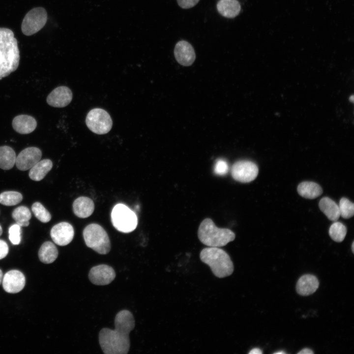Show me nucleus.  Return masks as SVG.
<instances>
[{
	"instance_id": "1",
	"label": "nucleus",
	"mask_w": 354,
	"mask_h": 354,
	"mask_svg": "<svg viewBox=\"0 0 354 354\" xmlns=\"http://www.w3.org/2000/svg\"><path fill=\"white\" fill-rule=\"evenodd\" d=\"M115 329L103 328L99 333V342L105 354H126L130 348V332L135 327L132 313L120 311L115 319Z\"/></svg>"
},
{
	"instance_id": "2",
	"label": "nucleus",
	"mask_w": 354,
	"mask_h": 354,
	"mask_svg": "<svg viewBox=\"0 0 354 354\" xmlns=\"http://www.w3.org/2000/svg\"><path fill=\"white\" fill-rule=\"evenodd\" d=\"M20 59L18 42L12 30L0 28V72L16 69Z\"/></svg>"
},
{
	"instance_id": "3",
	"label": "nucleus",
	"mask_w": 354,
	"mask_h": 354,
	"mask_svg": "<svg viewBox=\"0 0 354 354\" xmlns=\"http://www.w3.org/2000/svg\"><path fill=\"white\" fill-rule=\"evenodd\" d=\"M200 258L202 262L209 266L217 277L224 278L233 273V263L229 254L221 248L217 247L205 248L200 252Z\"/></svg>"
},
{
	"instance_id": "4",
	"label": "nucleus",
	"mask_w": 354,
	"mask_h": 354,
	"mask_svg": "<svg viewBox=\"0 0 354 354\" xmlns=\"http://www.w3.org/2000/svg\"><path fill=\"white\" fill-rule=\"evenodd\" d=\"M198 236L200 241L208 247H220L225 246L233 241L235 234L228 228H218L209 218L204 219L198 230Z\"/></svg>"
},
{
	"instance_id": "5",
	"label": "nucleus",
	"mask_w": 354,
	"mask_h": 354,
	"mask_svg": "<svg viewBox=\"0 0 354 354\" xmlns=\"http://www.w3.org/2000/svg\"><path fill=\"white\" fill-rule=\"evenodd\" d=\"M83 235L86 245L97 253L105 255L110 251L111 242L109 236L99 224L88 225L84 229Z\"/></svg>"
},
{
	"instance_id": "6",
	"label": "nucleus",
	"mask_w": 354,
	"mask_h": 354,
	"mask_svg": "<svg viewBox=\"0 0 354 354\" xmlns=\"http://www.w3.org/2000/svg\"><path fill=\"white\" fill-rule=\"evenodd\" d=\"M111 221L118 231L124 233L133 231L138 224L137 217L135 212L122 204H118L113 207Z\"/></svg>"
},
{
	"instance_id": "7",
	"label": "nucleus",
	"mask_w": 354,
	"mask_h": 354,
	"mask_svg": "<svg viewBox=\"0 0 354 354\" xmlns=\"http://www.w3.org/2000/svg\"><path fill=\"white\" fill-rule=\"evenodd\" d=\"M47 19V13L44 8L37 7L31 9L23 20L21 25L23 33L30 36L37 33L44 27Z\"/></svg>"
},
{
	"instance_id": "8",
	"label": "nucleus",
	"mask_w": 354,
	"mask_h": 354,
	"mask_svg": "<svg viewBox=\"0 0 354 354\" xmlns=\"http://www.w3.org/2000/svg\"><path fill=\"white\" fill-rule=\"evenodd\" d=\"M86 123L90 131L99 135L108 133L113 125L110 115L101 108H94L89 111L86 117Z\"/></svg>"
},
{
	"instance_id": "9",
	"label": "nucleus",
	"mask_w": 354,
	"mask_h": 354,
	"mask_svg": "<svg viewBox=\"0 0 354 354\" xmlns=\"http://www.w3.org/2000/svg\"><path fill=\"white\" fill-rule=\"evenodd\" d=\"M258 173L257 165L254 162L247 160L235 162L231 169L232 177L241 183H248L254 180Z\"/></svg>"
},
{
	"instance_id": "10",
	"label": "nucleus",
	"mask_w": 354,
	"mask_h": 354,
	"mask_svg": "<svg viewBox=\"0 0 354 354\" xmlns=\"http://www.w3.org/2000/svg\"><path fill=\"white\" fill-rule=\"evenodd\" d=\"M42 151L39 148L28 147L22 150L16 157L15 164L19 170L27 171L40 161Z\"/></svg>"
},
{
	"instance_id": "11",
	"label": "nucleus",
	"mask_w": 354,
	"mask_h": 354,
	"mask_svg": "<svg viewBox=\"0 0 354 354\" xmlns=\"http://www.w3.org/2000/svg\"><path fill=\"white\" fill-rule=\"evenodd\" d=\"M116 277V272L111 266L99 265L92 267L89 270L90 281L96 285H106L111 283Z\"/></svg>"
},
{
	"instance_id": "12",
	"label": "nucleus",
	"mask_w": 354,
	"mask_h": 354,
	"mask_svg": "<svg viewBox=\"0 0 354 354\" xmlns=\"http://www.w3.org/2000/svg\"><path fill=\"white\" fill-rule=\"evenodd\" d=\"M50 235L56 244L59 246H65L72 240L74 236V230L70 223L62 222L52 227Z\"/></svg>"
},
{
	"instance_id": "13",
	"label": "nucleus",
	"mask_w": 354,
	"mask_h": 354,
	"mask_svg": "<svg viewBox=\"0 0 354 354\" xmlns=\"http://www.w3.org/2000/svg\"><path fill=\"white\" fill-rule=\"evenodd\" d=\"M2 283L3 288L5 292L16 294L23 289L26 279L22 272L17 270H11L4 275Z\"/></svg>"
},
{
	"instance_id": "14",
	"label": "nucleus",
	"mask_w": 354,
	"mask_h": 354,
	"mask_svg": "<svg viewBox=\"0 0 354 354\" xmlns=\"http://www.w3.org/2000/svg\"><path fill=\"white\" fill-rule=\"evenodd\" d=\"M174 55L177 61L181 65L188 66L196 59V54L192 45L185 40L177 43L174 49Z\"/></svg>"
},
{
	"instance_id": "15",
	"label": "nucleus",
	"mask_w": 354,
	"mask_h": 354,
	"mask_svg": "<svg viewBox=\"0 0 354 354\" xmlns=\"http://www.w3.org/2000/svg\"><path fill=\"white\" fill-rule=\"evenodd\" d=\"M72 97V92L69 88L60 86L55 88L49 94L46 101L52 107L63 108L71 102Z\"/></svg>"
},
{
	"instance_id": "16",
	"label": "nucleus",
	"mask_w": 354,
	"mask_h": 354,
	"mask_svg": "<svg viewBox=\"0 0 354 354\" xmlns=\"http://www.w3.org/2000/svg\"><path fill=\"white\" fill-rule=\"evenodd\" d=\"M12 125L17 132L21 134H27L35 129L37 122L35 119L30 116L20 115L13 118Z\"/></svg>"
},
{
	"instance_id": "17",
	"label": "nucleus",
	"mask_w": 354,
	"mask_h": 354,
	"mask_svg": "<svg viewBox=\"0 0 354 354\" xmlns=\"http://www.w3.org/2000/svg\"><path fill=\"white\" fill-rule=\"evenodd\" d=\"M319 286V281L315 276L312 274H305L298 280L296 290L299 295L307 296L315 293Z\"/></svg>"
},
{
	"instance_id": "18",
	"label": "nucleus",
	"mask_w": 354,
	"mask_h": 354,
	"mask_svg": "<svg viewBox=\"0 0 354 354\" xmlns=\"http://www.w3.org/2000/svg\"><path fill=\"white\" fill-rule=\"evenodd\" d=\"M94 209V204L88 197L81 196L77 198L73 203V210L75 215L81 218L90 216Z\"/></svg>"
},
{
	"instance_id": "19",
	"label": "nucleus",
	"mask_w": 354,
	"mask_h": 354,
	"mask_svg": "<svg viewBox=\"0 0 354 354\" xmlns=\"http://www.w3.org/2000/svg\"><path fill=\"white\" fill-rule=\"evenodd\" d=\"M216 8L219 13L227 18H234L237 16L241 6L237 0H219Z\"/></svg>"
},
{
	"instance_id": "20",
	"label": "nucleus",
	"mask_w": 354,
	"mask_h": 354,
	"mask_svg": "<svg viewBox=\"0 0 354 354\" xmlns=\"http://www.w3.org/2000/svg\"><path fill=\"white\" fill-rule=\"evenodd\" d=\"M53 163L49 159H45L39 161L30 169L29 176L34 181H40L52 169Z\"/></svg>"
},
{
	"instance_id": "21",
	"label": "nucleus",
	"mask_w": 354,
	"mask_h": 354,
	"mask_svg": "<svg viewBox=\"0 0 354 354\" xmlns=\"http://www.w3.org/2000/svg\"><path fill=\"white\" fill-rule=\"evenodd\" d=\"M319 206L321 210L331 221H336L340 216L338 205L327 197L321 199Z\"/></svg>"
},
{
	"instance_id": "22",
	"label": "nucleus",
	"mask_w": 354,
	"mask_h": 354,
	"mask_svg": "<svg viewBox=\"0 0 354 354\" xmlns=\"http://www.w3.org/2000/svg\"><path fill=\"white\" fill-rule=\"evenodd\" d=\"M297 192L301 197L314 199L320 196L323 193L321 186L312 181H303L297 186Z\"/></svg>"
},
{
	"instance_id": "23",
	"label": "nucleus",
	"mask_w": 354,
	"mask_h": 354,
	"mask_svg": "<svg viewBox=\"0 0 354 354\" xmlns=\"http://www.w3.org/2000/svg\"><path fill=\"white\" fill-rule=\"evenodd\" d=\"M58 254V250L55 245L48 241L41 246L38 251V258L44 264H51L56 260Z\"/></svg>"
},
{
	"instance_id": "24",
	"label": "nucleus",
	"mask_w": 354,
	"mask_h": 354,
	"mask_svg": "<svg viewBox=\"0 0 354 354\" xmlns=\"http://www.w3.org/2000/svg\"><path fill=\"white\" fill-rule=\"evenodd\" d=\"M16 156L15 151L8 146L0 147V168L8 170L15 164Z\"/></svg>"
},
{
	"instance_id": "25",
	"label": "nucleus",
	"mask_w": 354,
	"mask_h": 354,
	"mask_svg": "<svg viewBox=\"0 0 354 354\" xmlns=\"http://www.w3.org/2000/svg\"><path fill=\"white\" fill-rule=\"evenodd\" d=\"M12 217L20 227H27L30 224L29 220L31 217V214L28 207L21 206L13 210Z\"/></svg>"
},
{
	"instance_id": "26",
	"label": "nucleus",
	"mask_w": 354,
	"mask_h": 354,
	"mask_svg": "<svg viewBox=\"0 0 354 354\" xmlns=\"http://www.w3.org/2000/svg\"><path fill=\"white\" fill-rule=\"evenodd\" d=\"M22 200V194L17 191H5L0 194V203L6 206H15Z\"/></svg>"
},
{
	"instance_id": "27",
	"label": "nucleus",
	"mask_w": 354,
	"mask_h": 354,
	"mask_svg": "<svg viewBox=\"0 0 354 354\" xmlns=\"http://www.w3.org/2000/svg\"><path fill=\"white\" fill-rule=\"evenodd\" d=\"M347 234L346 226L340 222L333 223L329 229V235L330 237L337 242H342Z\"/></svg>"
},
{
	"instance_id": "28",
	"label": "nucleus",
	"mask_w": 354,
	"mask_h": 354,
	"mask_svg": "<svg viewBox=\"0 0 354 354\" xmlns=\"http://www.w3.org/2000/svg\"><path fill=\"white\" fill-rule=\"evenodd\" d=\"M31 210L35 216L42 223H47L51 219L50 212L39 202L34 203Z\"/></svg>"
},
{
	"instance_id": "29",
	"label": "nucleus",
	"mask_w": 354,
	"mask_h": 354,
	"mask_svg": "<svg viewBox=\"0 0 354 354\" xmlns=\"http://www.w3.org/2000/svg\"><path fill=\"white\" fill-rule=\"evenodd\" d=\"M340 215L345 219L352 217L354 214V204L349 199L342 198L339 202Z\"/></svg>"
},
{
	"instance_id": "30",
	"label": "nucleus",
	"mask_w": 354,
	"mask_h": 354,
	"mask_svg": "<svg viewBox=\"0 0 354 354\" xmlns=\"http://www.w3.org/2000/svg\"><path fill=\"white\" fill-rule=\"evenodd\" d=\"M19 225L14 224L9 228V239L14 245H18L21 242V229Z\"/></svg>"
},
{
	"instance_id": "31",
	"label": "nucleus",
	"mask_w": 354,
	"mask_h": 354,
	"mask_svg": "<svg viewBox=\"0 0 354 354\" xmlns=\"http://www.w3.org/2000/svg\"><path fill=\"white\" fill-rule=\"evenodd\" d=\"M229 167L227 163L222 159L217 160L216 162L214 172L219 175H224L227 173Z\"/></svg>"
},
{
	"instance_id": "32",
	"label": "nucleus",
	"mask_w": 354,
	"mask_h": 354,
	"mask_svg": "<svg viewBox=\"0 0 354 354\" xmlns=\"http://www.w3.org/2000/svg\"><path fill=\"white\" fill-rule=\"evenodd\" d=\"M178 5L182 8L188 9L196 5L200 0H177Z\"/></svg>"
},
{
	"instance_id": "33",
	"label": "nucleus",
	"mask_w": 354,
	"mask_h": 354,
	"mask_svg": "<svg viewBox=\"0 0 354 354\" xmlns=\"http://www.w3.org/2000/svg\"><path fill=\"white\" fill-rule=\"evenodd\" d=\"M9 248L7 243L0 239V260L5 258L8 253Z\"/></svg>"
},
{
	"instance_id": "34",
	"label": "nucleus",
	"mask_w": 354,
	"mask_h": 354,
	"mask_svg": "<svg viewBox=\"0 0 354 354\" xmlns=\"http://www.w3.org/2000/svg\"><path fill=\"white\" fill-rule=\"evenodd\" d=\"M298 354H313L314 352L310 349L305 348L299 352Z\"/></svg>"
},
{
	"instance_id": "35",
	"label": "nucleus",
	"mask_w": 354,
	"mask_h": 354,
	"mask_svg": "<svg viewBox=\"0 0 354 354\" xmlns=\"http://www.w3.org/2000/svg\"><path fill=\"white\" fill-rule=\"evenodd\" d=\"M262 350L257 348L252 349L249 353V354H262Z\"/></svg>"
},
{
	"instance_id": "36",
	"label": "nucleus",
	"mask_w": 354,
	"mask_h": 354,
	"mask_svg": "<svg viewBox=\"0 0 354 354\" xmlns=\"http://www.w3.org/2000/svg\"><path fill=\"white\" fill-rule=\"evenodd\" d=\"M3 278V273L1 270L0 269V284L2 282Z\"/></svg>"
},
{
	"instance_id": "37",
	"label": "nucleus",
	"mask_w": 354,
	"mask_h": 354,
	"mask_svg": "<svg viewBox=\"0 0 354 354\" xmlns=\"http://www.w3.org/2000/svg\"><path fill=\"white\" fill-rule=\"evenodd\" d=\"M274 354H286V353H285V352H284V351H280V352L279 351V352H275V353H274Z\"/></svg>"
},
{
	"instance_id": "38",
	"label": "nucleus",
	"mask_w": 354,
	"mask_h": 354,
	"mask_svg": "<svg viewBox=\"0 0 354 354\" xmlns=\"http://www.w3.org/2000/svg\"><path fill=\"white\" fill-rule=\"evenodd\" d=\"M354 242H353L352 243V250L353 253H354Z\"/></svg>"
},
{
	"instance_id": "39",
	"label": "nucleus",
	"mask_w": 354,
	"mask_h": 354,
	"mask_svg": "<svg viewBox=\"0 0 354 354\" xmlns=\"http://www.w3.org/2000/svg\"><path fill=\"white\" fill-rule=\"evenodd\" d=\"M2 229L1 226L0 225V236L2 235Z\"/></svg>"
},
{
	"instance_id": "40",
	"label": "nucleus",
	"mask_w": 354,
	"mask_h": 354,
	"mask_svg": "<svg viewBox=\"0 0 354 354\" xmlns=\"http://www.w3.org/2000/svg\"><path fill=\"white\" fill-rule=\"evenodd\" d=\"M350 98V101L353 102V101H354V96H353V95H352L351 97Z\"/></svg>"
}]
</instances>
